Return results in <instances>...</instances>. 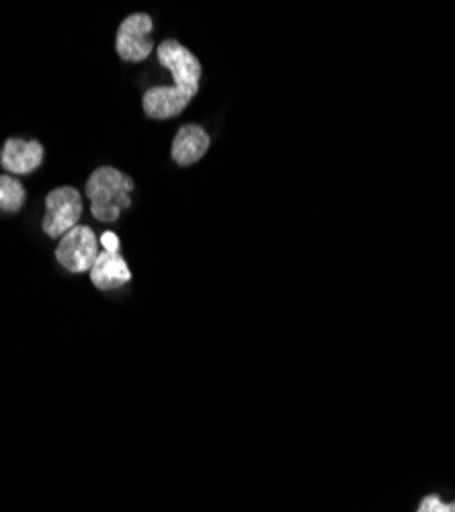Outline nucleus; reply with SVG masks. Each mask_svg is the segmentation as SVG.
<instances>
[{
    "label": "nucleus",
    "instance_id": "obj_9",
    "mask_svg": "<svg viewBox=\"0 0 455 512\" xmlns=\"http://www.w3.org/2000/svg\"><path fill=\"white\" fill-rule=\"evenodd\" d=\"M417 512H455V500H443L441 494H427L421 498Z\"/></svg>",
    "mask_w": 455,
    "mask_h": 512
},
{
    "label": "nucleus",
    "instance_id": "obj_7",
    "mask_svg": "<svg viewBox=\"0 0 455 512\" xmlns=\"http://www.w3.org/2000/svg\"><path fill=\"white\" fill-rule=\"evenodd\" d=\"M210 148V134L201 125H183L173 140V160L179 166H191Z\"/></svg>",
    "mask_w": 455,
    "mask_h": 512
},
{
    "label": "nucleus",
    "instance_id": "obj_3",
    "mask_svg": "<svg viewBox=\"0 0 455 512\" xmlns=\"http://www.w3.org/2000/svg\"><path fill=\"white\" fill-rule=\"evenodd\" d=\"M46 218L41 222V228L50 238H62L72 228L78 226L82 216L80 193L74 187H58L46 197Z\"/></svg>",
    "mask_w": 455,
    "mask_h": 512
},
{
    "label": "nucleus",
    "instance_id": "obj_4",
    "mask_svg": "<svg viewBox=\"0 0 455 512\" xmlns=\"http://www.w3.org/2000/svg\"><path fill=\"white\" fill-rule=\"evenodd\" d=\"M115 48L121 60L126 62H142L146 60L152 50V19L146 13L130 15L126 21L119 25Z\"/></svg>",
    "mask_w": 455,
    "mask_h": 512
},
{
    "label": "nucleus",
    "instance_id": "obj_1",
    "mask_svg": "<svg viewBox=\"0 0 455 512\" xmlns=\"http://www.w3.org/2000/svg\"><path fill=\"white\" fill-rule=\"evenodd\" d=\"M134 181L113 166H101L89 177L85 193L91 199V213L99 222H115L123 209L132 205Z\"/></svg>",
    "mask_w": 455,
    "mask_h": 512
},
{
    "label": "nucleus",
    "instance_id": "obj_5",
    "mask_svg": "<svg viewBox=\"0 0 455 512\" xmlns=\"http://www.w3.org/2000/svg\"><path fill=\"white\" fill-rule=\"evenodd\" d=\"M44 160V146L37 140L23 142L19 138H9L0 152V164L11 175H29Z\"/></svg>",
    "mask_w": 455,
    "mask_h": 512
},
{
    "label": "nucleus",
    "instance_id": "obj_10",
    "mask_svg": "<svg viewBox=\"0 0 455 512\" xmlns=\"http://www.w3.org/2000/svg\"><path fill=\"white\" fill-rule=\"evenodd\" d=\"M101 244H103V248L109 250V252H119V238H117V234H113V232H103V234H101Z\"/></svg>",
    "mask_w": 455,
    "mask_h": 512
},
{
    "label": "nucleus",
    "instance_id": "obj_6",
    "mask_svg": "<svg viewBox=\"0 0 455 512\" xmlns=\"http://www.w3.org/2000/svg\"><path fill=\"white\" fill-rule=\"evenodd\" d=\"M91 281L97 289L109 291V289H117L121 285L130 283L132 273H130L128 263L123 261V256L119 252L103 250L97 256V263L91 269Z\"/></svg>",
    "mask_w": 455,
    "mask_h": 512
},
{
    "label": "nucleus",
    "instance_id": "obj_8",
    "mask_svg": "<svg viewBox=\"0 0 455 512\" xmlns=\"http://www.w3.org/2000/svg\"><path fill=\"white\" fill-rule=\"evenodd\" d=\"M25 203V187L11 175H0V209L15 213Z\"/></svg>",
    "mask_w": 455,
    "mask_h": 512
},
{
    "label": "nucleus",
    "instance_id": "obj_2",
    "mask_svg": "<svg viewBox=\"0 0 455 512\" xmlns=\"http://www.w3.org/2000/svg\"><path fill=\"white\" fill-rule=\"evenodd\" d=\"M99 254H101L99 240L89 226L72 228L68 234L62 236L56 248L58 263L70 273L91 271L93 265L97 263Z\"/></svg>",
    "mask_w": 455,
    "mask_h": 512
}]
</instances>
